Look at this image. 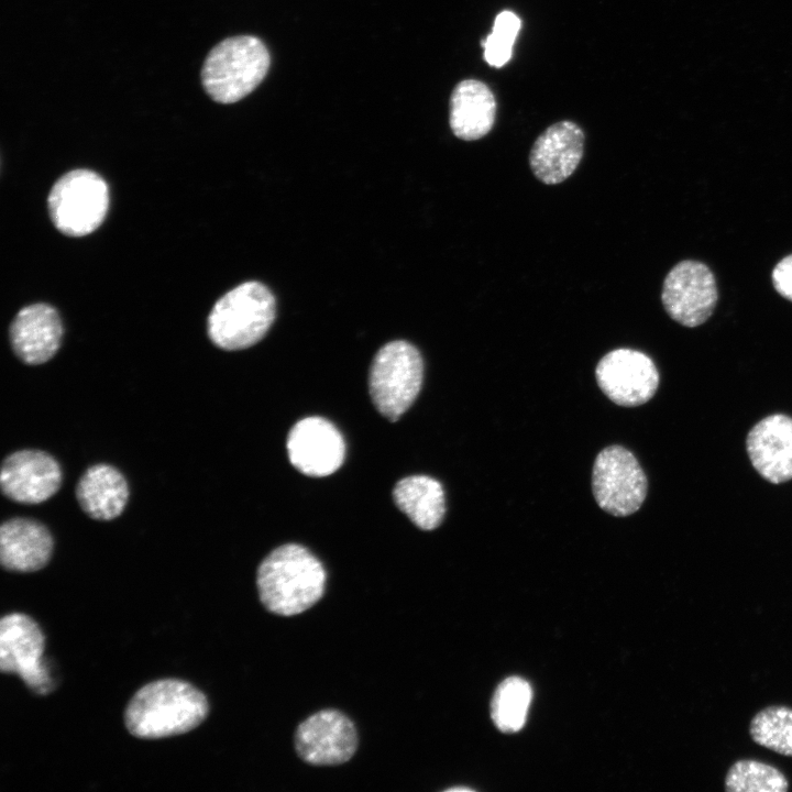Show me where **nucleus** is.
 Returning <instances> with one entry per match:
<instances>
[{
  "label": "nucleus",
  "instance_id": "f257e3e1",
  "mask_svg": "<svg viewBox=\"0 0 792 792\" xmlns=\"http://www.w3.org/2000/svg\"><path fill=\"white\" fill-rule=\"evenodd\" d=\"M327 572L307 548L286 543L271 551L257 568L260 601L271 613L294 616L314 606L324 594Z\"/></svg>",
  "mask_w": 792,
  "mask_h": 792
},
{
  "label": "nucleus",
  "instance_id": "f03ea898",
  "mask_svg": "<svg viewBox=\"0 0 792 792\" xmlns=\"http://www.w3.org/2000/svg\"><path fill=\"white\" fill-rule=\"evenodd\" d=\"M208 712L202 692L185 681L165 679L144 685L133 695L124 723L134 737L158 739L193 730Z\"/></svg>",
  "mask_w": 792,
  "mask_h": 792
},
{
  "label": "nucleus",
  "instance_id": "7ed1b4c3",
  "mask_svg": "<svg viewBox=\"0 0 792 792\" xmlns=\"http://www.w3.org/2000/svg\"><path fill=\"white\" fill-rule=\"evenodd\" d=\"M271 64L265 44L256 36L235 35L219 42L205 58L201 85L216 102L234 103L264 79Z\"/></svg>",
  "mask_w": 792,
  "mask_h": 792
},
{
  "label": "nucleus",
  "instance_id": "20e7f679",
  "mask_svg": "<svg viewBox=\"0 0 792 792\" xmlns=\"http://www.w3.org/2000/svg\"><path fill=\"white\" fill-rule=\"evenodd\" d=\"M275 308V298L265 285L254 280L242 283L212 307L207 321L208 336L223 350L250 348L271 328Z\"/></svg>",
  "mask_w": 792,
  "mask_h": 792
},
{
  "label": "nucleus",
  "instance_id": "39448f33",
  "mask_svg": "<svg viewBox=\"0 0 792 792\" xmlns=\"http://www.w3.org/2000/svg\"><path fill=\"white\" fill-rule=\"evenodd\" d=\"M422 377L424 362L416 346L403 340L386 343L370 370V394L376 409L397 420L419 394Z\"/></svg>",
  "mask_w": 792,
  "mask_h": 792
},
{
  "label": "nucleus",
  "instance_id": "423d86ee",
  "mask_svg": "<svg viewBox=\"0 0 792 792\" xmlns=\"http://www.w3.org/2000/svg\"><path fill=\"white\" fill-rule=\"evenodd\" d=\"M47 206L52 222L63 234L87 235L98 229L107 216L108 185L92 170H70L53 185Z\"/></svg>",
  "mask_w": 792,
  "mask_h": 792
},
{
  "label": "nucleus",
  "instance_id": "0eeeda50",
  "mask_svg": "<svg viewBox=\"0 0 792 792\" xmlns=\"http://www.w3.org/2000/svg\"><path fill=\"white\" fill-rule=\"evenodd\" d=\"M592 488L597 505L606 513L623 517L637 512L648 491V481L638 460L627 449L610 446L596 457Z\"/></svg>",
  "mask_w": 792,
  "mask_h": 792
},
{
  "label": "nucleus",
  "instance_id": "6e6552de",
  "mask_svg": "<svg viewBox=\"0 0 792 792\" xmlns=\"http://www.w3.org/2000/svg\"><path fill=\"white\" fill-rule=\"evenodd\" d=\"M45 638L34 619L12 613L0 622V669L18 674L34 693L46 695L54 689L50 668L44 661Z\"/></svg>",
  "mask_w": 792,
  "mask_h": 792
},
{
  "label": "nucleus",
  "instance_id": "1a4fd4ad",
  "mask_svg": "<svg viewBox=\"0 0 792 792\" xmlns=\"http://www.w3.org/2000/svg\"><path fill=\"white\" fill-rule=\"evenodd\" d=\"M712 271L697 261H682L667 274L661 293L662 305L674 321L697 327L712 315L717 301Z\"/></svg>",
  "mask_w": 792,
  "mask_h": 792
},
{
  "label": "nucleus",
  "instance_id": "9d476101",
  "mask_svg": "<svg viewBox=\"0 0 792 792\" xmlns=\"http://www.w3.org/2000/svg\"><path fill=\"white\" fill-rule=\"evenodd\" d=\"M294 743L298 756L305 762L337 766L353 757L359 738L355 725L344 713L326 708L298 725Z\"/></svg>",
  "mask_w": 792,
  "mask_h": 792
},
{
  "label": "nucleus",
  "instance_id": "9b49d317",
  "mask_svg": "<svg viewBox=\"0 0 792 792\" xmlns=\"http://www.w3.org/2000/svg\"><path fill=\"white\" fill-rule=\"evenodd\" d=\"M602 392L615 404L634 407L649 402L659 386V372L645 353L620 348L605 354L595 370Z\"/></svg>",
  "mask_w": 792,
  "mask_h": 792
},
{
  "label": "nucleus",
  "instance_id": "f8f14e48",
  "mask_svg": "<svg viewBox=\"0 0 792 792\" xmlns=\"http://www.w3.org/2000/svg\"><path fill=\"white\" fill-rule=\"evenodd\" d=\"M290 463L309 476H327L343 463L345 444L337 427L322 417L297 421L287 437Z\"/></svg>",
  "mask_w": 792,
  "mask_h": 792
},
{
  "label": "nucleus",
  "instance_id": "ddd939ff",
  "mask_svg": "<svg viewBox=\"0 0 792 792\" xmlns=\"http://www.w3.org/2000/svg\"><path fill=\"white\" fill-rule=\"evenodd\" d=\"M62 470L57 461L40 450L13 452L2 463L0 485L3 494L18 503L38 504L61 487Z\"/></svg>",
  "mask_w": 792,
  "mask_h": 792
},
{
  "label": "nucleus",
  "instance_id": "4468645a",
  "mask_svg": "<svg viewBox=\"0 0 792 792\" xmlns=\"http://www.w3.org/2000/svg\"><path fill=\"white\" fill-rule=\"evenodd\" d=\"M585 135L573 121L563 120L548 127L535 141L529 165L535 177L546 185L569 178L584 153Z\"/></svg>",
  "mask_w": 792,
  "mask_h": 792
},
{
  "label": "nucleus",
  "instance_id": "2eb2a0df",
  "mask_svg": "<svg viewBox=\"0 0 792 792\" xmlns=\"http://www.w3.org/2000/svg\"><path fill=\"white\" fill-rule=\"evenodd\" d=\"M747 453L755 470L768 482L792 480V418L783 414L757 422L746 439Z\"/></svg>",
  "mask_w": 792,
  "mask_h": 792
},
{
  "label": "nucleus",
  "instance_id": "dca6fc26",
  "mask_svg": "<svg viewBox=\"0 0 792 792\" xmlns=\"http://www.w3.org/2000/svg\"><path fill=\"white\" fill-rule=\"evenodd\" d=\"M63 324L56 309L47 304L22 308L10 327L14 353L26 364L37 365L52 359L61 346Z\"/></svg>",
  "mask_w": 792,
  "mask_h": 792
},
{
  "label": "nucleus",
  "instance_id": "f3484780",
  "mask_svg": "<svg viewBox=\"0 0 792 792\" xmlns=\"http://www.w3.org/2000/svg\"><path fill=\"white\" fill-rule=\"evenodd\" d=\"M53 538L38 521L12 518L0 528V561L6 570L34 572L44 568L53 552Z\"/></svg>",
  "mask_w": 792,
  "mask_h": 792
},
{
  "label": "nucleus",
  "instance_id": "a211bd4d",
  "mask_svg": "<svg viewBox=\"0 0 792 792\" xmlns=\"http://www.w3.org/2000/svg\"><path fill=\"white\" fill-rule=\"evenodd\" d=\"M496 109L495 96L485 82L464 79L451 94L450 128L461 140H479L493 129Z\"/></svg>",
  "mask_w": 792,
  "mask_h": 792
},
{
  "label": "nucleus",
  "instance_id": "6ab92c4d",
  "mask_svg": "<svg viewBox=\"0 0 792 792\" xmlns=\"http://www.w3.org/2000/svg\"><path fill=\"white\" fill-rule=\"evenodd\" d=\"M76 496L88 516L98 520H110L123 512L129 498V487L124 476L116 468L97 464L80 477Z\"/></svg>",
  "mask_w": 792,
  "mask_h": 792
},
{
  "label": "nucleus",
  "instance_id": "aec40b11",
  "mask_svg": "<svg viewBox=\"0 0 792 792\" xmlns=\"http://www.w3.org/2000/svg\"><path fill=\"white\" fill-rule=\"evenodd\" d=\"M393 496L397 507L420 529L437 528L446 513L442 485L427 475H411L396 483Z\"/></svg>",
  "mask_w": 792,
  "mask_h": 792
},
{
  "label": "nucleus",
  "instance_id": "412c9836",
  "mask_svg": "<svg viewBox=\"0 0 792 792\" xmlns=\"http://www.w3.org/2000/svg\"><path fill=\"white\" fill-rule=\"evenodd\" d=\"M532 697L530 684L518 676L504 680L492 700V718L496 727L505 733L522 728Z\"/></svg>",
  "mask_w": 792,
  "mask_h": 792
},
{
  "label": "nucleus",
  "instance_id": "4be33fe9",
  "mask_svg": "<svg viewBox=\"0 0 792 792\" xmlns=\"http://www.w3.org/2000/svg\"><path fill=\"white\" fill-rule=\"evenodd\" d=\"M749 734L757 745L792 757V708L783 705L762 708L751 718Z\"/></svg>",
  "mask_w": 792,
  "mask_h": 792
},
{
  "label": "nucleus",
  "instance_id": "5701e85b",
  "mask_svg": "<svg viewBox=\"0 0 792 792\" xmlns=\"http://www.w3.org/2000/svg\"><path fill=\"white\" fill-rule=\"evenodd\" d=\"M789 781L776 767L752 759L734 762L725 777L727 792H785Z\"/></svg>",
  "mask_w": 792,
  "mask_h": 792
},
{
  "label": "nucleus",
  "instance_id": "b1692460",
  "mask_svg": "<svg viewBox=\"0 0 792 792\" xmlns=\"http://www.w3.org/2000/svg\"><path fill=\"white\" fill-rule=\"evenodd\" d=\"M520 25V19L512 11L505 10L496 15L492 32L482 41L488 65L502 67L510 59Z\"/></svg>",
  "mask_w": 792,
  "mask_h": 792
},
{
  "label": "nucleus",
  "instance_id": "393cba45",
  "mask_svg": "<svg viewBox=\"0 0 792 792\" xmlns=\"http://www.w3.org/2000/svg\"><path fill=\"white\" fill-rule=\"evenodd\" d=\"M772 283L776 290L792 301V254L783 257L773 268Z\"/></svg>",
  "mask_w": 792,
  "mask_h": 792
},
{
  "label": "nucleus",
  "instance_id": "a878e982",
  "mask_svg": "<svg viewBox=\"0 0 792 792\" xmlns=\"http://www.w3.org/2000/svg\"><path fill=\"white\" fill-rule=\"evenodd\" d=\"M461 790L469 791L468 788H452V789H449V791H461Z\"/></svg>",
  "mask_w": 792,
  "mask_h": 792
}]
</instances>
